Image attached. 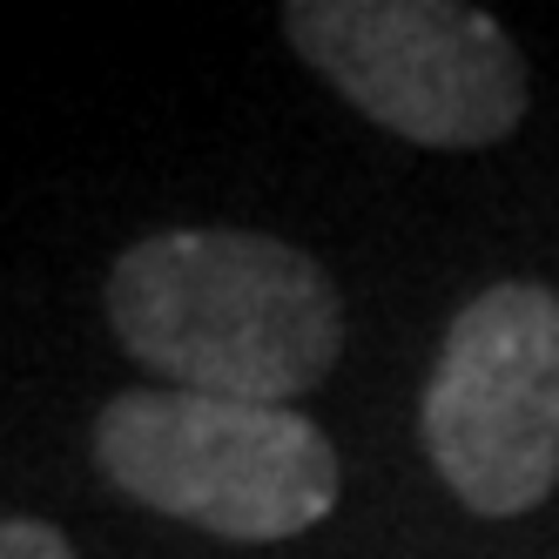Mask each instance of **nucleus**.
Instances as JSON below:
<instances>
[{
    "mask_svg": "<svg viewBox=\"0 0 559 559\" xmlns=\"http://www.w3.org/2000/svg\"><path fill=\"white\" fill-rule=\"evenodd\" d=\"M108 324L176 391L290 405L344 350L331 276L250 229H163L115 263Z\"/></svg>",
    "mask_w": 559,
    "mask_h": 559,
    "instance_id": "obj_1",
    "label": "nucleus"
},
{
    "mask_svg": "<svg viewBox=\"0 0 559 559\" xmlns=\"http://www.w3.org/2000/svg\"><path fill=\"white\" fill-rule=\"evenodd\" d=\"M95 459L115 492L216 539H290L337 506V452L290 405L203 391H122L95 418Z\"/></svg>",
    "mask_w": 559,
    "mask_h": 559,
    "instance_id": "obj_2",
    "label": "nucleus"
},
{
    "mask_svg": "<svg viewBox=\"0 0 559 559\" xmlns=\"http://www.w3.org/2000/svg\"><path fill=\"white\" fill-rule=\"evenodd\" d=\"M284 34L344 102L425 148H492L533 95L506 27L459 0H297Z\"/></svg>",
    "mask_w": 559,
    "mask_h": 559,
    "instance_id": "obj_3",
    "label": "nucleus"
},
{
    "mask_svg": "<svg viewBox=\"0 0 559 559\" xmlns=\"http://www.w3.org/2000/svg\"><path fill=\"white\" fill-rule=\"evenodd\" d=\"M425 452L486 519H519L559 486V297L492 284L472 297L425 384Z\"/></svg>",
    "mask_w": 559,
    "mask_h": 559,
    "instance_id": "obj_4",
    "label": "nucleus"
},
{
    "mask_svg": "<svg viewBox=\"0 0 559 559\" xmlns=\"http://www.w3.org/2000/svg\"><path fill=\"white\" fill-rule=\"evenodd\" d=\"M0 559H74V546L41 519H0Z\"/></svg>",
    "mask_w": 559,
    "mask_h": 559,
    "instance_id": "obj_5",
    "label": "nucleus"
}]
</instances>
